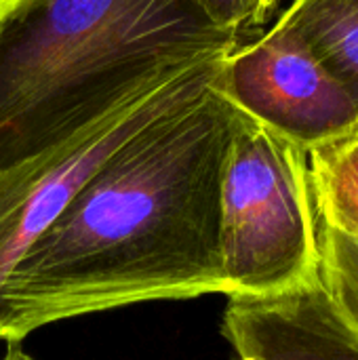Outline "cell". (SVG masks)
I'll return each instance as SVG.
<instances>
[{
  "mask_svg": "<svg viewBox=\"0 0 358 360\" xmlns=\"http://www.w3.org/2000/svg\"><path fill=\"white\" fill-rule=\"evenodd\" d=\"M238 110L215 89L116 148L0 291V340L143 302L224 295L219 198Z\"/></svg>",
  "mask_w": 358,
  "mask_h": 360,
  "instance_id": "6da1fadb",
  "label": "cell"
},
{
  "mask_svg": "<svg viewBox=\"0 0 358 360\" xmlns=\"http://www.w3.org/2000/svg\"><path fill=\"white\" fill-rule=\"evenodd\" d=\"M243 38L196 0H23L0 15V169Z\"/></svg>",
  "mask_w": 358,
  "mask_h": 360,
  "instance_id": "7a4b0ae2",
  "label": "cell"
},
{
  "mask_svg": "<svg viewBox=\"0 0 358 360\" xmlns=\"http://www.w3.org/2000/svg\"><path fill=\"white\" fill-rule=\"evenodd\" d=\"M219 259L226 297H270L319 276L308 154L241 110L222 177Z\"/></svg>",
  "mask_w": 358,
  "mask_h": 360,
  "instance_id": "3957f363",
  "label": "cell"
},
{
  "mask_svg": "<svg viewBox=\"0 0 358 360\" xmlns=\"http://www.w3.org/2000/svg\"><path fill=\"white\" fill-rule=\"evenodd\" d=\"M228 55L173 70L59 143L0 169V291L91 173L143 127L209 91Z\"/></svg>",
  "mask_w": 358,
  "mask_h": 360,
  "instance_id": "277c9868",
  "label": "cell"
},
{
  "mask_svg": "<svg viewBox=\"0 0 358 360\" xmlns=\"http://www.w3.org/2000/svg\"><path fill=\"white\" fill-rule=\"evenodd\" d=\"M215 89L306 152L358 133V101L283 15L224 59Z\"/></svg>",
  "mask_w": 358,
  "mask_h": 360,
  "instance_id": "5b68a950",
  "label": "cell"
},
{
  "mask_svg": "<svg viewBox=\"0 0 358 360\" xmlns=\"http://www.w3.org/2000/svg\"><path fill=\"white\" fill-rule=\"evenodd\" d=\"M222 333L236 360H358V331L321 274L270 297H228Z\"/></svg>",
  "mask_w": 358,
  "mask_h": 360,
  "instance_id": "8992f818",
  "label": "cell"
},
{
  "mask_svg": "<svg viewBox=\"0 0 358 360\" xmlns=\"http://www.w3.org/2000/svg\"><path fill=\"white\" fill-rule=\"evenodd\" d=\"M283 17L358 101V0H293Z\"/></svg>",
  "mask_w": 358,
  "mask_h": 360,
  "instance_id": "52a82bcc",
  "label": "cell"
},
{
  "mask_svg": "<svg viewBox=\"0 0 358 360\" xmlns=\"http://www.w3.org/2000/svg\"><path fill=\"white\" fill-rule=\"evenodd\" d=\"M306 154L317 221L358 243V133Z\"/></svg>",
  "mask_w": 358,
  "mask_h": 360,
  "instance_id": "ba28073f",
  "label": "cell"
},
{
  "mask_svg": "<svg viewBox=\"0 0 358 360\" xmlns=\"http://www.w3.org/2000/svg\"><path fill=\"white\" fill-rule=\"evenodd\" d=\"M317 236L321 281L358 331V243L321 221H317Z\"/></svg>",
  "mask_w": 358,
  "mask_h": 360,
  "instance_id": "9c48e42d",
  "label": "cell"
},
{
  "mask_svg": "<svg viewBox=\"0 0 358 360\" xmlns=\"http://www.w3.org/2000/svg\"><path fill=\"white\" fill-rule=\"evenodd\" d=\"M207 17L224 32L243 38L264 25L279 0H196Z\"/></svg>",
  "mask_w": 358,
  "mask_h": 360,
  "instance_id": "30bf717a",
  "label": "cell"
},
{
  "mask_svg": "<svg viewBox=\"0 0 358 360\" xmlns=\"http://www.w3.org/2000/svg\"><path fill=\"white\" fill-rule=\"evenodd\" d=\"M0 360H36V359H34V356H30L27 352H23L19 344H8V348H6L4 356H2Z\"/></svg>",
  "mask_w": 358,
  "mask_h": 360,
  "instance_id": "8fae6325",
  "label": "cell"
},
{
  "mask_svg": "<svg viewBox=\"0 0 358 360\" xmlns=\"http://www.w3.org/2000/svg\"><path fill=\"white\" fill-rule=\"evenodd\" d=\"M19 2H23V0H0V15L8 13V11H11V8H15Z\"/></svg>",
  "mask_w": 358,
  "mask_h": 360,
  "instance_id": "7c38bea8",
  "label": "cell"
}]
</instances>
